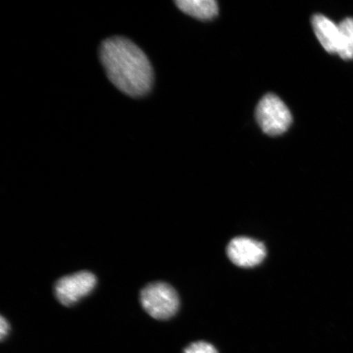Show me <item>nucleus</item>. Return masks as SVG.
Listing matches in <instances>:
<instances>
[{
    "label": "nucleus",
    "instance_id": "nucleus-1",
    "mask_svg": "<svg viewBox=\"0 0 353 353\" xmlns=\"http://www.w3.org/2000/svg\"><path fill=\"white\" fill-rule=\"evenodd\" d=\"M100 59L110 81L127 95L138 98L152 90L153 70L144 52L126 38L105 39Z\"/></svg>",
    "mask_w": 353,
    "mask_h": 353
},
{
    "label": "nucleus",
    "instance_id": "nucleus-2",
    "mask_svg": "<svg viewBox=\"0 0 353 353\" xmlns=\"http://www.w3.org/2000/svg\"><path fill=\"white\" fill-rule=\"evenodd\" d=\"M140 298L144 310L157 320L170 319L179 307L178 294L173 287L164 282H154L145 286Z\"/></svg>",
    "mask_w": 353,
    "mask_h": 353
},
{
    "label": "nucleus",
    "instance_id": "nucleus-3",
    "mask_svg": "<svg viewBox=\"0 0 353 353\" xmlns=\"http://www.w3.org/2000/svg\"><path fill=\"white\" fill-rule=\"evenodd\" d=\"M256 120L265 134L277 136L289 129L292 116L284 101L270 94L260 100L256 108Z\"/></svg>",
    "mask_w": 353,
    "mask_h": 353
},
{
    "label": "nucleus",
    "instance_id": "nucleus-4",
    "mask_svg": "<svg viewBox=\"0 0 353 353\" xmlns=\"http://www.w3.org/2000/svg\"><path fill=\"white\" fill-rule=\"evenodd\" d=\"M97 284L96 277L90 272H79L61 278L55 285L57 299L65 306L72 305L92 292Z\"/></svg>",
    "mask_w": 353,
    "mask_h": 353
},
{
    "label": "nucleus",
    "instance_id": "nucleus-5",
    "mask_svg": "<svg viewBox=\"0 0 353 353\" xmlns=\"http://www.w3.org/2000/svg\"><path fill=\"white\" fill-rule=\"evenodd\" d=\"M229 259L241 268H254L263 261L267 255L266 247L262 242L249 237L234 238L228 245Z\"/></svg>",
    "mask_w": 353,
    "mask_h": 353
},
{
    "label": "nucleus",
    "instance_id": "nucleus-6",
    "mask_svg": "<svg viewBox=\"0 0 353 353\" xmlns=\"http://www.w3.org/2000/svg\"><path fill=\"white\" fill-rule=\"evenodd\" d=\"M313 30L326 52L337 54L339 42V28L327 17L316 14L312 17Z\"/></svg>",
    "mask_w": 353,
    "mask_h": 353
},
{
    "label": "nucleus",
    "instance_id": "nucleus-7",
    "mask_svg": "<svg viewBox=\"0 0 353 353\" xmlns=\"http://www.w3.org/2000/svg\"><path fill=\"white\" fill-rule=\"evenodd\" d=\"M175 3L181 11L201 20L214 19L219 12L214 0H179Z\"/></svg>",
    "mask_w": 353,
    "mask_h": 353
},
{
    "label": "nucleus",
    "instance_id": "nucleus-8",
    "mask_svg": "<svg viewBox=\"0 0 353 353\" xmlns=\"http://www.w3.org/2000/svg\"><path fill=\"white\" fill-rule=\"evenodd\" d=\"M339 28V42L337 54L344 60L353 59V19H344Z\"/></svg>",
    "mask_w": 353,
    "mask_h": 353
},
{
    "label": "nucleus",
    "instance_id": "nucleus-9",
    "mask_svg": "<svg viewBox=\"0 0 353 353\" xmlns=\"http://www.w3.org/2000/svg\"><path fill=\"white\" fill-rule=\"evenodd\" d=\"M183 353H219L217 350L212 344L206 342L199 341L190 344L185 348Z\"/></svg>",
    "mask_w": 353,
    "mask_h": 353
},
{
    "label": "nucleus",
    "instance_id": "nucleus-10",
    "mask_svg": "<svg viewBox=\"0 0 353 353\" xmlns=\"http://www.w3.org/2000/svg\"><path fill=\"white\" fill-rule=\"evenodd\" d=\"M10 330V324H8L7 320L3 319V316H1V319H0V337H1L2 341L7 336Z\"/></svg>",
    "mask_w": 353,
    "mask_h": 353
}]
</instances>
